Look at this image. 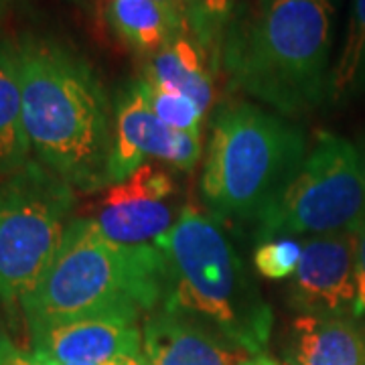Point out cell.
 <instances>
[{"label": "cell", "instance_id": "25", "mask_svg": "<svg viewBox=\"0 0 365 365\" xmlns=\"http://www.w3.org/2000/svg\"><path fill=\"white\" fill-rule=\"evenodd\" d=\"M242 365H272V359H268V357L260 355V357H252V359H248L246 364H242Z\"/></svg>", "mask_w": 365, "mask_h": 365}, {"label": "cell", "instance_id": "28", "mask_svg": "<svg viewBox=\"0 0 365 365\" xmlns=\"http://www.w3.org/2000/svg\"><path fill=\"white\" fill-rule=\"evenodd\" d=\"M361 153V163H364V175H365V148L364 150H359Z\"/></svg>", "mask_w": 365, "mask_h": 365}, {"label": "cell", "instance_id": "8", "mask_svg": "<svg viewBox=\"0 0 365 365\" xmlns=\"http://www.w3.org/2000/svg\"><path fill=\"white\" fill-rule=\"evenodd\" d=\"M201 138L173 130L160 122L146 102L138 79L128 83L114 108V146L110 157V185L126 181L134 170L155 158L175 170L195 169Z\"/></svg>", "mask_w": 365, "mask_h": 365}, {"label": "cell", "instance_id": "26", "mask_svg": "<svg viewBox=\"0 0 365 365\" xmlns=\"http://www.w3.org/2000/svg\"><path fill=\"white\" fill-rule=\"evenodd\" d=\"M6 6H9V0H2V2H0V19H2V14L6 11Z\"/></svg>", "mask_w": 365, "mask_h": 365}, {"label": "cell", "instance_id": "2", "mask_svg": "<svg viewBox=\"0 0 365 365\" xmlns=\"http://www.w3.org/2000/svg\"><path fill=\"white\" fill-rule=\"evenodd\" d=\"M14 47L33 155L78 191L108 189L114 116L100 78L57 41L26 35Z\"/></svg>", "mask_w": 365, "mask_h": 365}, {"label": "cell", "instance_id": "19", "mask_svg": "<svg viewBox=\"0 0 365 365\" xmlns=\"http://www.w3.org/2000/svg\"><path fill=\"white\" fill-rule=\"evenodd\" d=\"M138 83H140L146 102L150 104L153 112L157 114L160 122H165L173 130L201 138L205 112L191 98L182 96L179 91L160 88L157 83L144 81L143 78L138 79Z\"/></svg>", "mask_w": 365, "mask_h": 365}, {"label": "cell", "instance_id": "15", "mask_svg": "<svg viewBox=\"0 0 365 365\" xmlns=\"http://www.w3.org/2000/svg\"><path fill=\"white\" fill-rule=\"evenodd\" d=\"M31 155L16 47L0 43V175L25 167Z\"/></svg>", "mask_w": 365, "mask_h": 365}, {"label": "cell", "instance_id": "18", "mask_svg": "<svg viewBox=\"0 0 365 365\" xmlns=\"http://www.w3.org/2000/svg\"><path fill=\"white\" fill-rule=\"evenodd\" d=\"M237 2L240 0H187L189 33L207 53L213 67H220L223 33Z\"/></svg>", "mask_w": 365, "mask_h": 365}, {"label": "cell", "instance_id": "13", "mask_svg": "<svg viewBox=\"0 0 365 365\" xmlns=\"http://www.w3.org/2000/svg\"><path fill=\"white\" fill-rule=\"evenodd\" d=\"M287 355L292 365H365V327L351 314H299Z\"/></svg>", "mask_w": 365, "mask_h": 365}, {"label": "cell", "instance_id": "10", "mask_svg": "<svg viewBox=\"0 0 365 365\" xmlns=\"http://www.w3.org/2000/svg\"><path fill=\"white\" fill-rule=\"evenodd\" d=\"M288 304L300 314L353 317L355 234L314 235L302 242L299 268L288 287Z\"/></svg>", "mask_w": 365, "mask_h": 365}, {"label": "cell", "instance_id": "12", "mask_svg": "<svg viewBox=\"0 0 365 365\" xmlns=\"http://www.w3.org/2000/svg\"><path fill=\"white\" fill-rule=\"evenodd\" d=\"M143 355L148 365H242L252 359L213 329L160 307L144 317Z\"/></svg>", "mask_w": 365, "mask_h": 365}, {"label": "cell", "instance_id": "22", "mask_svg": "<svg viewBox=\"0 0 365 365\" xmlns=\"http://www.w3.org/2000/svg\"><path fill=\"white\" fill-rule=\"evenodd\" d=\"M0 365H57L53 359L45 357L39 351H23L14 347L13 341L4 337L0 345Z\"/></svg>", "mask_w": 365, "mask_h": 365}, {"label": "cell", "instance_id": "30", "mask_svg": "<svg viewBox=\"0 0 365 365\" xmlns=\"http://www.w3.org/2000/svg\"><path fill=\"white\" fill-rule=\"evenodd\" d=\"M0 2H2V0H0Z\"/></svg>", "mask_w": 365, "mask_h": 365}, {"label": "cell", "instance_id": "3", "mask_svg": "<svg viewBox=\"0 0 365 365\" xmlns=\"http://www.w3.org/2000/svg\"><path fill=\"white\" fill-rule=\"evenodd\" d=\"M167 260L158 246H124L91 217L71 220L61 248L21 311L31 333L86 317L140 319L163 304Z\"/></svg>", "mask_w": 365, "mask_h": 365}, {"label": "cell", "instance_id": "6", "mask_svg": "<svg viewBox=\"0 0 365 365\" xmlns=\"http://www.w3.org/2000/svg\"><path fill=\"white\" fill-rule=\"evenodd\" d=\"M256 222L258 242L355 234L365 223V175L359 148L333 132H319L294 177Z\"/></svg>", "mask_w": 365, "mask_h": 365}, {"label": "cell", "instance_id": "17", "mask_svg": "<svg viewBox=\"0 0 365 365\" xmlns=\"http://www.w3.org/2000/svg\"><path fill=\"white\" fill-rule=\"evenodd\" d=\"M365 90V0H353L339 55L331 69L329 100L343 102Z\"/></svg>", "mask_w": 365, "mask_h": 365}, {"label": "cell", "instance_id": "11", "mask_svg": "<svg viewBox=\"0 0 365 365\" xmlns=\"http://www.w3.org/2000/svg\"><path fill=\"white\" fill-rule=\"evenodd\" d=\"M33 349L55 364L110 365L143 353V331L136 319L102 314L86 317L31 333Z\"/></svg>", "mask_w": 365, "mask_h": 365}, {"label": "cell", "instance_id": "7", "mask_svg": "<svg viewBox=\"0 0 365 365\" xmlns=\"http://www.w3.org/2000/svg\"><path fill=\"white\" fill-rule=\"evenodd\" d=\"M73 209L69 187L39 160L0 175V300L19 307L61 248Z\"/></svg>", "mask_w": 365, "mask_h": 365}, {"label": "cell", "instance_id": "16", "mask_svg": "<svg viewBox=\"0 0 365 365\" xmlns=\"http://www.w3.org/2000/svg\"><path fill=\"white\" fill-rule=\"evenodd\" d=\"M110 23L126 45L153 55L179 35H187L157 0H110Z\"/></svg>", "mask_w": 365, "mask_h": 365}, {"label": "cell", "instance_id": "20", "mask_svg": "<svg viewBox=\"0 0 365 365\" xmlns=\"http://www.w3.org/2000/svg\"><path fill=\"white\" fill-rule=\"evenodd\" d=\"M302 242L297 237H274L258 242L254 250V268L268 280H284L297 272Z\"/></svg>", "mask_w": 365, "mask_h": 365}, {"label": "cell", "instance_id": "9", "mask_svg": "<svg viewBox=\"0 0 365 365\" xmlns=\"http://www.w3.org/2000/svg\"><path fill=\"white\" fill-rule=\"evenodd\" d=\"M177 193L169 170L143 165L126 181L106 189L93 223L112 242L124 246H157L170 232L181 211L170 203Z\"/></svg>", "mask_w": 365, "mask_h": 365}, {"label": "cell", "instance_id": "14", "mask_svg": "<svg viewBox=\"0 0 365 365\" xmlns=\"http://www.w3.org/2000/svg\"><path fill=\"white\" fill-rule=\"evenodd\" d=\"M211 67L203 47L193 37L179 35L160 51L148 55L143 79L191 98L207 114L215 96Z\"/></svg>", "mask_w": 365, "mask_h": 365}, {"label": "cell", "instance_id": "23", "mask_svg": "<svg viewBox=\"0 0 365 365\" xmlns=\"http://www.w3.org/2000/svg\"><path fill=\"white\" fill-rule=\"evenodd\" d=\"M157 2L182 26V31L191 37V33H189V19H187V0H157Z\"/></svg>", "mask_w": 365, "mask_h": 365}, {"label": "cell", "instance_id": "27", "mask_svg": "<svg viewBox=\"0 0 365 365\" xmlns=\"http://www.w3.org/2000/svg\"><path fill=\"white\" fill-rule=\"evenodd\" d=\"M116 364H110V365H116ZM57 365H100V364H57Z\"/></svg>", "mask_w": 365, "mask_h": 365}, {"label": "cell", "instance_id": "21", "mask_svg": "<svg viewBox=\"0 0 365 365\" xmlns=\"http://www.w3.org/2000/svg\"><path fill=\"white\" fill-rule=\"evenodd\" d=\"M353 317H365V223L355 232V304Z\"/></svg>", "mask_w": 365, "mask_h": 365}, {"label": "cell", "instance_id": "1", "mask_svg": "<svg viewBox=\"0 0 365 365\" xmlns=\"http://www.w3.org/2000/svg\"><path fill=\"white\" fill-rule=\"evenodd\" d=\"M337 0H240L223 33L230 86L284 116L325 102Z\"/></svg>", "mask_w": 365, "mask_h": 365}, {"label": "cell", "instance_id": "24", "mask_svg": "<svg viewBox=\"0 0 365 365\" xmlns=\"http://www.w3.org/2000/svg\"><path fill=\"white\" fill-rule=\"evenodd\" d=\"M116 365H148L146 364V359H144V355H134V357H126V359H120Z\"/></svg>", "mask_w": 365, "mask_h": 365}, {"label": "cell", "instance_id": "4", "mask_svg": "<svg viewBox=\"0 0 365 365\" xmlns=\"http://www.w3.org/2000/svg\"><path fill=\"white\" fill-rule=\"evenodd\" d=\"M157 246L167 260L160 309L189 317L260 357L272 333V309L217 220L187 205Z\"/></svg>", "mask_w": 365, "mask_h": 365}, {"label": "cell", "instance_id": "5", "mask_svg": "<svg viewBox=\"0 0 365 365\" xmlns=\"http://www.w3.org/2000/svg\"><path fill=\"white\" fill-rule=\"evenodd\" d=\"M307 157L304 134L254 104L223 106L211 122L201 197L217 222L258 220Z\"/></svg>", "mask_w": 365, "mask_h": 365}, {"label": "cell", "instance_id": "29", "mask_svg": "<svg viewBox=\"0 0 365 365\" xmlns=\"http://www.w3.org/2000/svg\"><path fill=\"white\" fill-rule=\"evenodd\" d=\"M4 337H6V335H4V331L0 329V345H2V341H4Z\"/></svg>", "mask_w": 365, "mask_h": 365}]
</instances>
